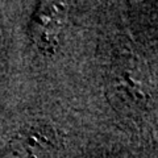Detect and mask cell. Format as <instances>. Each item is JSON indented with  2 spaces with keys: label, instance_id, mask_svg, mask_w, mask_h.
<instances>
[{
  "label": "cell",
  "instance_id": "6da1fadb",
  "mask_svg": "<svg viewBox=\"0 0 158 158\" xmlns=\"http://www.w3.org/2000/svg\"><path fill=\"white\" fill-rule=\"evenodd\" d=\"M154 98L152 75L141 59L125 57L113 63L107 81V99L117 113L127 117L141 116Z\"/></svg>",
  "mask_w": 158,
  "mask_h": 158
},
{
  "label": "cell",
  "instance_id": "7a4b0ae2",
  "mask_svg": "<svg viewBox=\"0 0 158 158\" xmlns=\"http://www.w3.org/2000/svg\"><path fill=\"white\" fill-rule=\"evenodd\" d=\"M0 158H58V138L49 125L24 127L3 149Z\"/></svg>",
  "mask_w": 158,
  "mask_h": 158
},
{
  "label": "cell",
  "instance_id": "3957f363",
  "mask_svg": "<svg viewBox=\"0 0 158 158\" xmlns=\"http://www.w3.org/2000/svg\"><path fill=\"white\" fill-rule=\"evenodd\" d=\"M66 7L62 3H42L34 13L31 34L36 46L42 53H52L59 45Z\"/></svg>",
  "mask_w": 158,
  "mask_h": 158
}]
</instances>
